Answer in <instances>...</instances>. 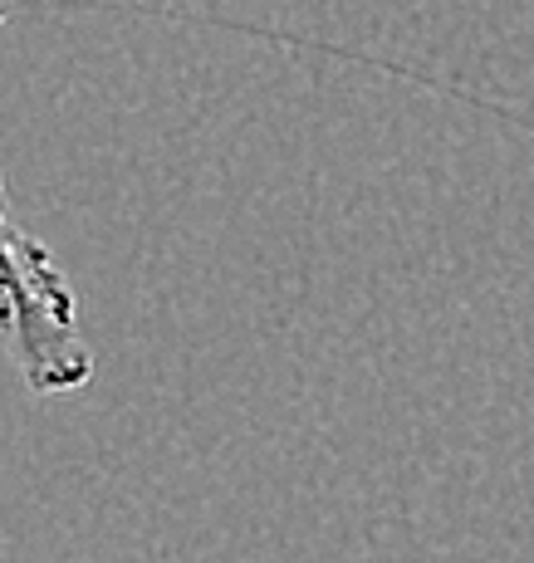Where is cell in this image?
Returning <instances> with one entry per match:
<instances>
[{
	"mask_svg": "<svg viewBox=\"0 0 534 563\" xmlns=\"http://www.w3.org/2000/svg\"><path fill=\"white\" fill-rule=\"evenodd\" d=\"M0 269L10 275L20 299V319L10 339H15V363L30 393H79L94 377V353L79 339L74 289L64 269L54 265V255L6 211V187H0Z\"/></svg>",
	"mask_w": 534,
	"mask_h": 563,
	"instance_id": "6da1fadb",
	"label": "cell"
},
{
	"mask_svg": "<svg viewBox=\"0 0 534 563\" xmlns=\"http://www.w3.org/2000/svg\"><path fill=\"white\" fill-rule=\"evenodd\" d=\"M20 319V299H15V285H10V275L0 269V329H15Z\"/></svg>",
	"mask_w": 534,
	"mask_h": 563,
	"instance_id": "7a4b0ae2",
	"label": "cell"
},
{
	"mask_svg": "<svg viewBox=\"0 0 534 563\" xmlns=\"http://www.w3.org/2000/svg\"><path fill=\"white\" fill-rule=\"evenodd\" d=\"M0 25H6V10H0Z\"/></svg>",
	"mask_w": 534,
	"mask_h": 563,
	"instance_id": "3957f363",
	"label": "cell"
}]
</instances>
